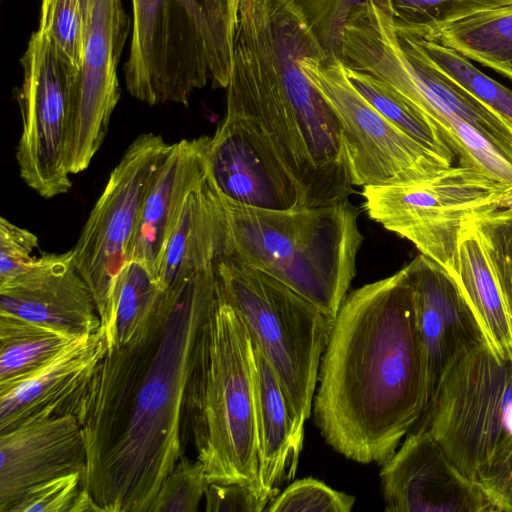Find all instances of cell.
<instances>
[{
	"instance_id": "6da1fadb",
	"label": "cell",
	"mask_w": 512,
	"mask_h": 512,
	"mask_svg": "<svg viewBox=\"0 0 512 512\" xmlns=\"http://www.w3.org/2000/svg\"><path fill=\"white\" fill-rule=\"evenodd\" d=\"M219 292L216 266L163 291L149 321L106 351L76 418L82 487L104 512H150L183 455V398L200 328Z\"/></svg>"
},
{
	"instance_id": "7a4b0ae2",
	"label": "cell",
	"mask_w": 512,
	"mask_h": 512,
	"mask_svg": "<svg viewBox=\"0 0 512 512\" xmlns=\"http://www.w3.org/2000/svg\"><path fill=\"white\" fill-rule=\"evenodd\" d=\"M314 397L327 444L362 464L382 463L425 408L422 346L405 268L347 295L333 321Z\"/></svg>"
},
{
	"instance_id": "3957f363",
	"label": "cell",
	"mask_w": 512,
	"mask_h": 512,
	"mask_svg": "<svg viewBox=\"0 0 512 512\" xmlns=\"http://www.w3.org/2000/svg\"><path fill=\"white\" fill-rule=\"evenodd\" d=\"M320 49L291 0H242L226 113L246 119L266 138L303 207L346 200L354 186L340 121L302 67Z\"/></svg>"
},
{
	"instance_id": "277c9868",
	"label": "cell",
	"mask_w": 512,
	"mask_h": 512,
	"mask_svg": "<svg viewBox=\"0 0 512 512\" xmlns=\"http://www.w3.org/2000/svg\"><path fill=\"white\" fill-rule=\"evenodd\" d=\"M220 201V261L270 275L334 319L355 276L363 241L358 211L348 199L289 210L248 207L222 194Z\"/></svg>"
},
{
	"instance_id": "5b68a950",
	"label": "cell",
	"mask_w": 512,
	"mask_h": 512,
	"mask_svg": "<svg viewBox=\"0 0 512 512\" xmlns=\"http://www.w3.org/2000/svg\"><path fill=\"white\" fill-rule=\"evenodd\" d=\"M219 284V283H218ZM190 433L209 483L253 485L258 448L252 340L238 312L218 296L194 348L183 398Z\"/></svg>"
},
{
	"instance_id": "8992f818",
	"label": "cell",
	"mask_w": 512,
	"mask_h": 512,
	"mask_svg": "<svg viewBox=\"0 0 512 512\" xmlns=\"http://www.w3.org/2000/svg\"><path fill=\"white\" fill-rule=\"evenodd\" d=\"M340 60L384 82L442 134L462 120L512 156V122L453 80L413 38L397 33L390 0H365L352 11Z\"/></svg>"
},
{
	"instance_id": "52a82bcc",
	"label": "cell",
	"mask_w": 512,
	"mask_h": 512,
	"mask_svg": "<svg viewBox=\"0 0 512 512\" xmlns=\"http://www.w3.org/2000/svg\"><path fill=\"white\" fill-rule=\"evenodd\" d=\"M219 288L266 358L299 420L310 417L334 319L270 275L231 261L216 265Z\"/></svg>"
},
{
	"instance_id": "ba28073f",
	"label": "cell",
	"mask_w": 512,
	"mask_h": 512,
	"mask_svg": "<svg viewBox=\"0 0 512 512\" xmlns=\"http://www.w3.org/2000/svg\"><path fill=\"white\" fill-rule=\"evenodd\" d=\"M131 1L124 77L132 97L149 105H188L209 80L219 87L215 41L201 0Z\"/></svg>"
},
{
	"instance_id": "9c48e42d",
	"label": "cell",
	"mask_w": 512,
	"mask_h": 512,
	"mask_svg": "<svg viewBox=\"0 0 512 512\" xmlns=\"http://www.w3.org/2000/svg\"><path fill=\"white\" fill-rule=\"evenodd\" d=\"M426 429L448 458L476 480L512 439V361L483 344L446 373L415 429Z\"/></svg>"
},
{
	"instance_id": "30bf717a",
	"label": "cell",
	"mask_w": 512,
	"mask_h": 512,
	"mask_svg": "<svg viewBox=\"0 0 512 512\" xmlns=\"http://www.w3.org/2000/svg\"><path fill=\"white\" fill-rule=\"evenodd\" d=\"M363 188L371 219L412 242L450 273L466 220L499 208L498 200L512 186L457 164L427 181Z\"/></svg>"
},
{
	"instance_id": "8fae6325",
	"label": "cell",
	"mask_w": 512,
	"mask_h": 512,
	"mask_svg": "<svg viewBox=\"0 0 512 512\" xmlns=\"http://www.w3.org/2000/svg\"><path fill=\"white\" fill-rule=\"evenodd\" d=\"M170 146L154 133L141 134L130 144L73 247L77 268L96 303L103 338L112 326L117 285L130 261L146 193Z\"/></svg>"
},
{
	"instance_id": "7c38bea8",
	"label": "cell",
	"mask_w": 512,
	"mask_h": 512,
	"mask_svg": "<svg viewBox=\"0 0 512 512\" xmlns=\"http://www.w3.org/2000/svg\"><path fill=\"white\" fill-rule=\"evenodd\" d=\"M302 67L340 121L353 185L418 183L453 165L382 116L352 85L339 58L320 49Z\"/></svg>"
},
{
	"instance_id": "4fadbf2b",
	"label": "cell",
	"mask_w": 512,
	"mask_h": 512,
	"mask_svg": "<svg viewBox=\"0 0 512 512\" xmlns=\"http://www.w3.org/2000/svg\"><path fill=\"white\" fill-rule=\"evenodd\" d=\"M21 65L22 131L16 151L20 176L40 196L53 198L72 186L65 149L70 96L78 72L39 29L31 35Z\"/></svg>"
},
{
	"instance_id": "5bb4252c",
	"label": "cell",
	"mask_w": 512,
	"mask_h": 512,
	"mask_svg": "<svg viewBox=\"0 0 512 512\" xmlns=\"http://www.w3.org/2000/svg\"><path fill=\"white\" fill-rule=\"evenodd\" d=\"M128 34L121 0H91L68 111L65 159L70 174L84 171L103 143L120 97L117 68Z\"/></svg>"
},
{
	"instance_id": "9a60e30c",
	"label": "cell",
	"mask_w": 512,
	"mask_h": 512,
	"mask_svg": "<svg viewBox=\"0 0 512 512\" xmlns=\"http://www.w3.org/2000/svg\"><path fill=\"white\" fill-rule=\"evenodd\" d=\"M381 464L388 512L498 511L480 483L466 476L426 429L408 433Z\"/></svg>"
},
{
	"instance_id": "2e32d148",
	"label": "cell",
	"mask_w": 512,
	"mask_h": 512,
	"mask_svg": "<svg viewBox=\"0 0 512 512\" xmlns=\"http://www.w3.org/2000/svg\"><path fill=\"white\" fill-rule=\"evenodd\" d=\"M404 268L413 289L422 346L425 413L451 367L466 353L488 342L458 283L446 268L421 253Z\"/></svg>"
},
{
	"instance_id": "e0dca14e",
	"label": "cell",
	"mask_w": 512,
	"mask_h": 512,
	"mask_svg": "<svg viewBox=\"0 0 512 512\" xmlns=\"http://www.w3.org/2000/svg\"><path fill=\"white\" fill-rule=\"evenodd\" d=\"M208 175L220 194L248 207L301 206L299 190L266 138L246 119L226 113L207 154Z\"/></svg>"
},
{
	"instance_id": "ac0fdd59",
	"label": "cell",
	"mask_w": 512,
	"mask_h": 512,
	"mask_svg": "<svg viewBox=\"0 0 512 512\" xmlns=\"http://www.w3.org/2000/svg\"><path fill=\"white\" fill-rule=\"evenodd\" d=\"M0 312L76 337L99 331L92 292L77 268L73 248L45 253L22 272L0 283Z\"/></svg>"
},
{
	"instance_id": "d6986e66",
	"label": "cell",
	"mask_w": 512,
	"mask_h": 512,
	"mask_svg": "<svg viewBox=\"0 0 512 512\" xmlns=\"http://www.w3.org/2000/svg\"><path fill=\"white\" fill-rule=\"evenodd\" d=\"M86 467L82 427L72 415L43 411L0 434V512L32 488Z\"/></svg>"
},
{
	"instance_id": "ffe728a7",
	"label": "cell",
	"mask_w": 512,
	"mask_h": 512,
	"mask_svg": "<svg viewBox=\"0 0 512 512\" xmlns=\"http://www.w3.org/2000/svg\"><path fill=\"white\" fill-rule=\"evenodd\" d=\"M107 351L100 332L78 337L37 374L0 394V434L40 412L76 413Z\"/></svg>"
},
{
	"instance_id": "44dd1931",
	"label": "cell",
	"mask_w": 512,
	"mask_h": 512,
	"mask_svg": "<svg viewBox=\"0 0 512 512\" xmlns=\"http://www.w3.org/2000/svg\"><path fill=\"white\" fill-rule=\"evenodd\" d=\"M210 138L201 136L171 144L148 188L130 261L144 264L155 275L188 194L207 173Z\"/></svg>"
},
{
	"instance_id": "7402d4cb",
	"label": "cell",
	"mask_w": 512,
	"mask_h": 512,
	"mask_svg": "<svg viewBox=\"0 0 512 512\" xmlns=\"http://www.w3.org/2000/svg\"><path fill=\"white\" fill-rule=\"evenodd\" d=\"M252 347L258 448L256 492L267 506L279 486L295 475L303 445L304 423L253 340Z\"/></svg>"
},
{
	"instance_id": "603a6c76",
	"label": "cell",
	"mask_w": 512,
	"mask_h": 512,
	"mask_svg": "<svg viewBox=\"0 0 512 512\" xmlns=\"http://www.w3.org/2000/svg\"><path fill=\"white\" fill-rule=\"evenodd\" d=\"M222 227L220 194L207 169L188 194L163 249L156 275L164 289L182 277L217 265Z\"/></svg>"
},
{
	"instance_id": "cb8c5ba5",
	"label": "cell",
	"mask_w": 512,
	"mask_h": 512,
	"mask_svg": "<svg viewBox=\"0 0 512 512\" xmlns=\"http://www.w3.org/2000/svg\"><path fill=\"white\" fill-rule=\"evenodd\" d=\"M488 345L502 359L512 361V328L496 279L476 233L467 219L462 228L453 269Z\"/></svg>"
},
{
	"instance_id": "d4e9b609",
	"label": "cell",
	"mask_w": 512,
	"mask_h": 512,
	"mask_svg": "<svg viewBox=\"0 0 512 512\" xmlns=\"http://www.w3.org/2000/svg\"><path fill=\"white\" fill-rule=\"evenodd\" d=\"M77 338L0 312V394L37 374Z\"/></svg>"
},
{
	"instance_id": "484cf974",
	"label": "cell",
	"mask_w": 512,
	"mask_h": 512,
	"mask_svg": "<svg viewBox=\"0 0 512 512\" xmlns=\"http://www.w3.org/2000/svg\"><path fill=\"white\" fill-rule=\"evenodd\" d=\"M426 39L512 80V3L469 15Z\"/></svg>"
},
{
	"instance_id": "4316f807",
	"label": "cell",
	"mask_w": 512,
	"mask_h": 512,
	"mask_svg": "<svg viewBox=\"0 0 512 512\" xmlns=\"http://www.w3.org/2000/svg\"><path fill=\"white\" fill-rule=\"evenodd\" d=\"M357 91L389 122L415 141L454 164L457 154L442 132L421 112L381 80L345 67Z\"/></svg>"
},
{
	"instance_id": "83f0119b",
	"label": "cell",
	"mask_w": 512,
	"mask_h": 512,
	"mask_svg": "<svg viewBox=\"0 0 512 512\" xmlns=\"http://www.w3.org/2000/svg\"><path fill=\"white\" fill-rule=\"evenodd\" d=\"M165 289L144 264L129 261L119 279L107 350L129 341L150 319Z\"/></svg>"
},
{
	"instance_id": "f1b7e54d",
	"label": "cell",
	"mask_w": 512,
	"mask_h": 512,
	"mask_svg": "<svg viewBox=\"0 0 512 512\" xmlns=\"http://www.w3.org/2000/svg\"><path fill=\"white\" fill-rule=\"evenodd\" d=\"M512 3V0H390L398 33L426 39L469 15Z\"/></svg>"
},
{
	"instance_id": "f546056e",
	"label": "cell",
	"mask_w": 512,
	"mask_h": 512,
	"mask_svg": "<svg viewBox=\"0 0 512 512\" xmlns=\"http://www.w3.org/2000/svg\"><path fill=\"white\" fill-rule=\"evenodd\" d=\"M411 38L453 80L512 122V89L484 74L451 48L430 39Z\"/></svg>"
},
{
	"instance_id": "4dcf8cb0",
	"label": "cell",
	"mask_w": 512,
	"mask_h": 512,
	"mask_svg": "<svg viewBox=\"0 0 512 512\" xmlns=\"http://www.w3.org/2000/svg\"><path fill=\"white\" fill-rule=\"evenodd\" d=\"M468 220L496 279L512 328V207L487 209Z\"/></svg>"
},
{
	"instance_id": "1f68e13d",
	"label": "cell",
	"mask_w": 512,
	"mask_h": 512,
	"mask_svg": "<svg viewBox=\"0 0 512 512\" xmlns=\"http://www.w3.org/2000/svg\"><path fill=\"white\" fill-rule=\"evenodd\" d=\"M87 21L81 0H41L38 29L51 38L77 72L84 55Z\"/></svg>"
},
{
	"instance_id": "d6a6232c",
	"label": "cell",
	"mask_w": 512,
	"mask_h": 512,
	"mask_svg": "<svg viewBox=\"0 0 512 512\" xmlns=\"http://www.w3.org/2000/svg\"><path fill=\"white\" fill-rule=\"evenodd\" d=\"M208 485L202 463L183 454L162 482L150 512H196Z\"/></svg>"
},
{
	"instance_id": "836d02e7",
	"label": "cell",
	"mask_w": 512,
	"mask_h": 512,
	"mask_svg": "<svg viewBox=\"0 0 512 512\" xmlns=\"http://www.w3.org/2000/svg\"><path fill=\"white\" fill-rule=\"evenodd\" d=\"M355 497L337 491L314 478L293 482L276 495L265 510L269 512H349Z\"/></svg>"
},
{
	"instance_id": "e575fe53",
	"label": "cell",
	"mask_w": 512,
	"mask_h": 512,
	"mask_svg": "<svg viewBox=\"0 0 512 512\" xmlns=\"http://www.w3.org/2000/svg\"><path fill=\"white\" fill-rule=\"evenodd\" d=\"M329 58L340 59L345 25L365 0H291Z\"/></svg>"
},
{
	"instance_id": "d590c367",
	"label": "cell",
	"mask_w": 512,
	"mask_h": 512,
	"mask_svg": "<svg viewBox=\"0 0 512 512\" xmlns=\"http://www.w3.org/2000/svg\"><path fill=\"white\" fill-rule=\"evenodd\" d=\"M81 487V472L54 478L28 491L10 512H70Z\"/></svg>"
},
{
	"instance_id": "8d00e7d4",
	"label": "cell",
	"mask_w": 512,
	"mask_h": 512,
	"mask_svg": "<svg viewBox=\"0 0 512 512\" xmlns=\"http://www.w3.org/2000/svg\"><path fill=\"white\" fill-rule=\"evenodd\" d=\"M242 0H201L214 37L219 70L220 88L229 81L233 41Z\"/></svg>"
},
{
	"instance_id": "74e56055",
	"label": "cell",
	"mask_w": 512,
	"mask_h": 512,
	"mask_svg": "<svg viewBox=\"0 0 512 512\" xmlns=\"http://www.w3.org/2000/svg\"><path fill=\"white\" fill-rule=\"evenodd\" d=\"M38 238L8 219H0V283L16 276L35 260Z\"/></svg>"
},
{
	"instance_id": "f35d334b",
	"label": "cell",
	"mask_w": 512,
	"mask_h": 512,
	"mask_svg": "<svg viewBox=\"0 0 512 512\" xmlns=\"http://www.w3.org/2000/svg\"><path fill=\"white\" fill-rule=\"evenodd\" d=\"M477 481L498 511H512V439L495 453Z\"/></svg>"
},
{
	"instance_id": "ab89813d",
	"label": "cell",
	"mask_w": 512,
	"mask_h": 512,
	"mask_svg": "<svg viewBox=\"0 0 512 512\" xmlns=\"http://www.w3.org/2000/svg\"><path fill=\"white\" fill-rule=\"evenodd\" d=\"M204 496L205 510L210 512H261L266 509L253 485L209 483Z\"/></svg>"
},
{
	"instance_id": "60d3db41",
	"label": "cell",
	"mask_w": 512,
	"mask_h": 512,
	"mask_svg": "<svg viewBox=\"0 0 512 512\" xmlns=\"http://www.w3.org/2000/svg\"><path fill=\"white\" fill-rule=\"evenodd\" d=\"M104 512V510L96 503L93 496L89 491L81 487L78 495L76 496L70 512Z\"/></svg>"
},
{
	"instance_id": "b9f144b4",
	"label": "cell",
	"mask_w": 512,
	"mask_h": 512,
	"mask_svg": "<svg viewBox=\"0 0 512 512\" xmlns=\"http://www.w3.org/2000/svg\"><path fill=\"white\" fill-rule=\"evenodd\" d=\"M499 208L512 207V189L507 191L499 200Z\"/></svg>"
}]
</instances>
